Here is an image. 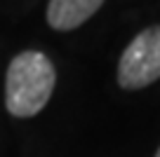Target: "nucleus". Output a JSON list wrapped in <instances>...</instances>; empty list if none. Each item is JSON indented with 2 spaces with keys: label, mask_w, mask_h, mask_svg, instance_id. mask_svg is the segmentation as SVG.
<instances>
[{
  "label": "nucleus",
  "mask_w": 160,
  "mask_h": 157,
  "mask_svg": "<svg viewBox=\"0 0 160 157\" xmlns=\"http://www.w3.org/2000/svg\"><path fill=\"white\" fill-rule=\"evenodd\" d=\"M155 157H160V148H158V150H155Z\"/></svg>",
  "instance_id": "obj_4"
},
{
  "label": "nucleus",
  "mask_w": 160,
  "mask_h": 157,
  "mask_svg": "<svg viewBox=\"0 0 160 157\" xmlns=\"http://www.w3.org/2000/svg\"><path fill=\"white\" fill-rule=\"evenodd\" d=\"M118 84L122 89H144L160 80V24L148 26L132 38L118 61Z\"/></svg>",
  "instance_id": "obj_2"
},
{
  "label": "nucleus",
  "mask_w": 160,
  "mask_h": 157,
  "mask_svg": "<svg viewBox=\"0 0 160 157\" xmlns=\"http://www.w3.org/2000/svg\"><path fill=\"white\" fill-rule=\"evenodd\" d=\"M57 84V68L50 56L35 49L19 52L7 66L5 108L12 117H35L47 106Z\"/></svg>",
  "instance_id": "obj_1"
},
{
  "label": "nucleus",
  "mask_w": 160,
  "mask_h": 157,
  "mask_svg": "<svg viewBox=\"0 0 160 157\" xmlns=\"http://www.w3.org/2000/svg\"><path fill=\"white\" fill-rule=\"evenodd\" d=\"M104 0H50L47 24L54 31H75L99 12Z\"/></svg>",
  "instance_id": "obj_3"
}]
</instances>
